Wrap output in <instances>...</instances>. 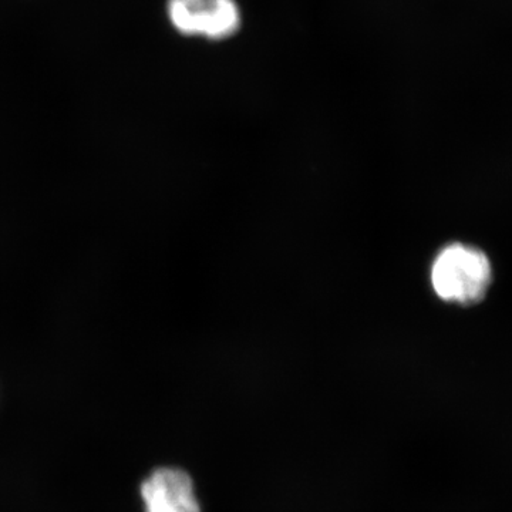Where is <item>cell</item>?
I'll list each match as a JSON object with an SVG mask.
<instances>
[{
    "label": "cell",
    "mask_w": 512,
    "mask_h": 512,
    "mask_svg": "<svg viewBox=\"0 0 512 512\" xmlns=\"http://www.w3.org/2000/svg\"><path fill=\"white\" fill-rule=\"evenodd\" d=\"M146 512H201L192 478L181 468L161 467L141 484Z\"/></svg>",
    "instance_id": "3957f363"
},
{
    "label": "cell",
    "mask_w": 512,
    "mask_h": 512,
    "mask_svg": "<svg viewBox=\"0 0 512 512\" xmlns=\"http://www.w3.org/2000/svg\"><path fill=\"white\" fill-rule=\"evenodd\" d=\"M165 15L178 35L207 42L237 36L244 22L238 0H167Z\"/></svg>",
    "instance_id": "7a4b0ae2"
},
{
    "label": "cell",
    "mask_w": 512,
    "mask_h": 512,
    "mask_svg": "<svg viewBox=\"0 0 512 512\" xmlns=\"http://www.w3.org/2000/svg\"><path fill=\"white\" fill-rule=\"evenodd\" d=\"M434 291L443 301L474 305L491 284V265L480 249L453 244L444 248L431 269Z\"/></svg>",
    "instance_id": "6da1fadb"
}]
</instances>
